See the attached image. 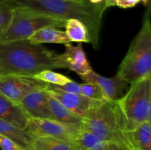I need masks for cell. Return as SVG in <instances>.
Segmentation results:
<instances>
[{
    "instance_id": "3",
    "label": "cell",
    "mask_w": 151,
    "mask_h": 150,
    "mask_svg": "<svg viewBox=\"0 0 151 150\" xmlns=\"http://www.w3.org/2000/svg\"><path fill=\"white\" fill-rule=\"evenodd\" d=\"M150 8L142 26L133 40L116 75L128 84L151 76V24Z\"/></svg>"
},
{
    "instance_id": "2",
    "label": "cell",
    "mask_w": 151,
    "mask_h": 150,
    "mask_svg": "<svg viewBox=\"0 0 151 150\" xmlns=\"http://www.w3.org/2000/svg\"><path fill=\"white\" fill-rule=\"evenodd\" d=\"M0 69L4 74L30 76L59 69V54L27 39L0 41Z\"/></svg>"
},
{
    "instance_id": "15",
    "label": "cell",
    "mask_w": 151,
    "mask_h": 150,
    "mask_svg": "<svg viewBox=\"0 0 151 150\" xmlns=\"http://www.w3.org/2000/svg\"><path fill=\"white\" fill-rule=\"evenodd\" d=\"M0 135L12 140L23 150L32 149L33 137L25 129L0 119Z\"/></svg>"
},
{
    "instance_id": "16",
    "label": "cell",
    "mask_w": 151,
    "mask_h": 150,
    "mask_svg": "<svg viewBox=\"0 0 151 150\" xmlns=\"http://www.w3.org/2000/svg\"><path fill=\"white\" fill-rule=\"evenodd\" d=\"M27 40L35 44H60L65 45L71 43L64 31L53 27H46L39 29L31 35Z\"/></svg>"
},
{
    "instance_id": "31",
    "label": "cell",
    "mask_w": 151,
    "mask_h": 150,
    "mask_svg": "<svg viewBox=\"0 0 151 150\" xmlns=\"http://www.w3.org/2000/svg\"><path fill=\"white\" fill-rule=\"evenodd\" d=\"M139 2H142L143 4L145 5V4H147V3H148V1H150V0H139Z\"/></svg>"
},
{
    "instance_id": "25",
    "label": "cell",
    "mask_w": 151,
    "mask_h": 150,
    "mask_svg": "<svg viewBox=\"0 0 151 150\" xmlns=\"http://www.w3.org/2000/svg\"><path fill=\"white\" fill-rule=\"evenodd\" d=\"M0 148L1 150H23L12 140L0 135Z\"/></svg>"
},
{
    "instance_id": "11",
    "label": "cell",
    "mask_w": 151,
    "mask_h": 150,
    "mask_svg": "<svg viewBox=\"0 0 151 150\" xmlns=\"http://www.w3.org/2000/svg\"><path fill=\"white\" fill-rule=\"evenodd\" d=\"M80 77L86 82L98 85L106 97L111 101H116L120 99L124 95V91L128 85V82L121 79L116 74L113 77L108 78L98 74L93 70L86 74L81 75Z\"/></svg>"
},
{
    "instance_id": "9",
    "label": "cell",
    "mask_w": 151,
    "mask_h": 150,
    "mask_svg": "<svg viewBox=\"0 0 151 150\" xmlns=\"http://www.w3.org/2000/svg\"><path fill=\"white\" fill-rule=\"evenodd\" d=\"M47 92L71 112L82 119H83L90 111L97 108L105 101L89 99L81 94L64 92L50 84H48Z\"/></svg>"
},
{
    "instance_id": "34",
    "label": "cell",
    "mask_w": 151,
    "mask_h": 150,
    "mask_svg": "<svg viewBox=\"0 0 151 150\" xmlns=\"http://www.w3.org/2000/svg\"><path fill=\"white\" fill-rule=\"evenodd\" d=\"M118 150H123V149H120V148H119V149H118Z\"/></svg>"
},
{
    "instance_id": "20",
    "label": "cell",
    "mask_w": 151,
    "mask_h": 150,
    "mask_svg": "<svg viewBox=\"0 0 151 150\" xmlns=\"http://www.w3.org/2000/svg\"><path fill=\"white\" fill-rule=\"evenodd\" d=\"M75 143L86 150H106L109 144L92 132L84 128L82 123L81 130Z\"/></svg>"
},
{
    "instance_id": "14",
    "label": "cell",
    "mask_w": 151,
    "mask_h": 150,
    "mask_svg": "<svg viewBox=\"0 0 151 150\" xmlns=\"http://www.w3.org/2000/svg\"><path fill=\"white\" fill-rule=\"evenodd\" d=\"M28 119L19 104L11 101L0 93V119L26 129Z\"/></svg>"
},
{
    "instance_id": "27",
    "label": "cell",
    "mask_w": 151,
    "mask_h": 150,
    "mask_svg": "<svg viewBox=\"0 0 151 150\" xmlns=\"http://www.w3.org/2000/svg\"><path fill=\"white\" fill-rule=\"evenodd\" d=\"M116 1H117V0H105L104 1L105 8L107 9L108 7H113V6H116Z\"/></svg>"
},
{
    "instance_id": "19",
    "label": "cell",
    "mask_w": 151,
    "mask_h": 150,
    "mask_svg": "<svg viewBox=\"0 0 151 150\" xmlns=\"http://www.w3.org/2000/svg\"><path fill=\"white\" fill-rule=\"evenodd\" d=\"M66 35L71 42L90 43L89 32L86 26L78 19H71L66 21Z\"/></svg>"
},
{
    "instance_id": "4",
    "label": "cell",
    "mask_w": 151,
    "mask_h": 150,
    "mask_svg": "<svg viewBox=\"0 0 151 150\" xmlns=\"http://www.w3.org/2000/svg\"><path fill=\"white\" fill-rule=\"evenodd\" d=\"M82 126L109 144L127 150L124 139L125 121L116 101L107 100L83 119Z\"/></svg>"
},
{
    "instance_id": "23",
    "label": "cell",
    "mask_w": 151,
    "mask_h": 150,
    "mask_svg": "<svg viewBox=\"0 0 151 150\" xmlns=\"http://www.w3.org/2000/svg\"><path fill=\"white\" fill-rule=\"evenodd\" d=\"M13 16V8L0 0V38L5 33Z\"/></svg>"
},
{
    "instance_id": "8",
    "label": "cell",
    "mask_w": 151,
    "mask_h": 150,
    "mask_svg": "<svg viewBox=\"0 0 151 150\" xmlns=\"http://www.w3.org/2000/svg\"><path fill=\"white\" fill-rule=\"evenodd\" d=\"M47 88L48 84L30 76L13 74L0 76V93L17 104L29 93Z\"/></svg>"
},
{
    "instance_id": "24",
    "label": "cell",
    "mask_w": 151,
    "mask_h": 150,
    "mask_svg": "<svg viewBox=\"0 0 151 150\" xmlns=\"http://www.w3.org/2000/svg\"><path fill=\"white\" fill-rule=\"evenodd\" d=\"M54 86L58 88L60 91H64V92L81 94V84L78 83L73 80L70 81V82H67L66 84L61 85V86H58V85H54Z\"/></svg>"
},
{
    "instance_id": "26",
    "label": "cell",
    "mask_w": 151,
    "mask_h": 150,
    "mask_svg": "<svg viewBox=\"0 0 151 150\" xmlns=\"http://www.w3.org/2000/svg\"><path fill=\"white\" fill-rule=\"evenodd\" d=\"M139 2V0H117L116 5L121 8L126 9L135 7Z\"/></svg>"
},
{
    "instance_id": "12",
    "label": "cell",
    "mask_w": 151,
    "mask_h": 150,
    "mask_svg": "<svg viewBox=\"0 0 151 150\" xmlns=\"http://www.w3.org/2000/svg\"><path fill=\"white\" fill-rule=\"evenodd\" d=\"M50 94L47 89L32 91L19 103L28 118L52 119L49 107Z\"/></svg>"
},
{
    "instance_id": "1",
    "label": "cell",
    "mask_w": 151,
    "mask_h": 150,
    "mask_svg": "<svg viewBox=\"0 0 151 150\" xmlns=\"http://www.w3.org/2000/svg\"><path fill=\"white\" fill-rule=\"evenodd\" d=\"M14 8L25 9L55 19L67 21L78 19L86 26L89 32L90 43L94 48L99 47V35L102 18L104 13V2L92 4L88 0L75 1L70 0H1Z\"/></svg>"
},
{
    "instance_id": "33",
    "label": "cell",
    "mask_w": 151,
    "mask_h": 150,
    "mask_svg": "<svg viewBox=\"0 0 151 150\" xmlns=\"http://www.w3.org/2000/svg\"><path fill=\"white\" fill-rule=\"evenodd\" d=\"M70 1H83L84 0H70Z\"/></svg>"
},
{
    "instance_id": "18",
    "label": "cell",
    "mask_w": 151,
    "mask_h": 150,
    "mask_svg": "<svg viewBox=\"0 0 151 150\" xmlns=\"http://www.w3.org/2000/svg\"><path fill=\"white\" fill-rule=\"evenodd\" d=\"M48 102L50 113L54 120L66 124H78L82 122V118L71 112L60 101L50 95L49 96Z\"/></svg>"
},
{
    "instance_id": "10",
    "label": "cell",
    "mask_w": 151,
    "mask_h": 150,
    "mask_svg": "<svg viewBox=\"0 0 151 150\" xmlns=\"http://www.w3.org/2000/svg\"><path fill=\"white\" fill-rule=\"evenodd\" d=\"M59 69H69L79 76L92 70L81 43L78 46L65 44L64 53L59 54Z\"/></svg>"
},
{
    "instance_id": "22",
    "label": "cell",
    "mask_w": 151,
    "mask_h": 150,
    "mask_svg": "<svg viewBox=\"0 0 151 150\" xmlns=\"http://www.w3.org/2000/svg\"><path fill=\"white\" fill-rule=\"evenodd\" d=\"M81 94L92 99L106 101L109 100L106 97L101 88L97 85L89 82L81 84Z\"/></svg>"
},
{
    "instance_id": "5",
    "label": "cell",
    "mask_w": 151,
    "mask_h": 150,
    "mask_svg": "<svg viewBox=\"0 0 151 150\" xmlns=\"http://www.w3.org/2000/svg\"><path fill=\"white\" fill-rule=\"evenodd\" d=\"M116 102L123 117L125 130L145 121L151 122V76L131 83Z\"/></svg>"
},
{
    "instance_id": "28",
    "label": "cell",
    "mask_w": 151,
    "mask_h": 150,
    "mask_svg": "<svg viewBox=\"0 0 151 150\" xmlns=\"http://www.w3.org/2000/svg\"><path fill=\"white\" fill-rule=\"evenodd\" d=\"M119 149V147L116 145H114V144H108V146H106V150H118Z\"/></svg>"
},
{
    "instance_id": "30",
    "label": "cell",
    "mask_w": 151,
    "mask_h": 150,
    "mask_svg": "<svg viewBox=\"0 0 151 150\" xmlns=\"http://www.w3.org/2000/svg\"><path fill=\"white\" fill-rule=\"evenodd\" d=\"M73 150H86V149H85L83 148V147L80 146L79 145H78L76 143H75V147H74Z\"/></svg>"
},
{
    "instance_id": "29",
    "label": "cell",
    "mask_w": 151,
    "mask_h": 150,
    "mask_svg": "<svg viewBox=\"0 0 151 150\" xmlns=\"http://www.w3.org/2000/svg\"><path fill=\"white\" fill-rule=\"evenodd\" d=\"M92 4H100V3L104 2L105 0H88Z\"/></svg>"
},
{
    "instance_id": "13",
    "label": "cell",
    "mask_w": 151,
    "mask_h": 150,
    "mask_svg": "<svg viewBox=\"0 0 151 150\" xmlns=\"http://www.w3.org/2000/svg\"><path fill=\"white\" fill-rule=\"evenodd\" d=\"M127 150H151V125L145 121L134 129L124 132Z\"/></svg>"
},
{
    "instance_id": "32",
    "label": "cell",
    "mask_w": 151,
    "mask_h": 150,
    "mask_svg": "<svg viewBox=\"0 0 151 150\" xmlns=\"http://www.w3.org/2000/svg\"><path fill=\"white\" fill-rule=\"evenodd\" d=\"M3 74H4V73H3V71H1V69H0V76H1V75H3Z\"/></svg>"
},
{
    "instance_id": "17",
    "label": "cell",
    "mask_w": 151,
    "mask_h": 150,
    "mask_svg": "<svg viewBox=\"0 0 151 150\" xmlns=\"http://www.w3.org/2000/svg\"><path fill=\"white\" fill-rule=\"evenodd\" d=\"M75 142L49 136H35L32 150H73Z\"/></svg>"
},
{
    "instance_id": "7",
    "label": "cell",
    "mask_w": 151,
    "mask_h": 150,
    "mask_svg": "<svg viewBox=\"0 0 151 150\" xmlns=\"http://www.w3.org/2000/svg\"><path fill=\"white\" fill-rule=\"evenodd\" d=\"M81 123L66 124L54 119L29 118L25 130L32 137L49 136L75 142L81 130Z\"/></svg>"
},
{
    "instance_id": "21",
    "label": "cell",
    "mask_w": 151,
    "mask_h": 150,
    "mask_svg": "<svg viewBox=\"0 0 151 150\" xmlns=\"http://www.w3.org/2000/svg\"><path fill=\"white\" fill-rule=\"evenodd\" d=\"M32 78L37 79V80L42 81V82H46L47 84L53 85H65L67 82L72 81V79H69L65 75L62 74L57 73V72L53 71L52 70H44L36 74L33 75Z\"/></svg>"
},
{
    "instance_id": "6",
    "label": "cell",
    "mask_w": 151,
    "mask_h": 150,
    "mask_svg": "<svg viewBox=\"0 0 151 150\" xmlns=\"http://www.w3.org/2000/svg\"><path fill=\"white\" fill-rule=\"evenodd\" d=\"M66 21L40 14L25 9L14 7L13 16L1 41L27 39L31 35L46 27H64Z\"/></svg>"
}]
</instances>
